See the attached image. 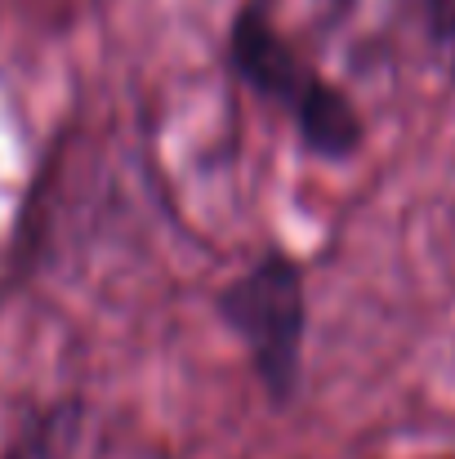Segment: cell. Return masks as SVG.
I'll use <instances>...</instances> for the list:
<instances>
[{
  "label": "cell",
  "instance_id": "obj_2",
  "mask_svg": "<svg viewBox=\"0 0 455 459\" xmlns=\"http://www.w3.org/2000/svg\"><path fill=\"white\" fill-rule=\"evenodd\" d=\"M223 316L241 334V343H246L259 379L268 384V393L277 402H286L295 379H300L303 325H308L300 268L282 250L264 255L250 273H241L223 290Z\"/></svg>",
  "mask_w": 455,
  "mask_h": 459
},
{
  "label": "cell",
  "instance_id": "obj_3",
  "mask_svg": "<svg viewBox=\"0 0 455 459\" xmlns=\"http://www.w3.org/2000/svg\"><path fill=\"white\" fill-rule=\"evenodd\" d=\"M420 13H424L433 40L455 58V0H420Z\"/></svg>",
  "mask_w": 455,
  "mask_h": 459
},
{
  "label": "cell",
  "instance_id": "obj_1",
  "mask_svg": "<svg viewBox=\"0 0 455 459\" xmlns=\"http://www.w3.org/2000/svg\"><path fill=\"white\" fill-rule=\"evenodd\" d=\"M232 67L237 76L282 103L295 126H300L303 143L321 156H348L362 139V121L348 108V99L339 90H330L321 76H312L300 63V54L291 49V40L277 31V22L268 18L264 4H246L232 22Z\"/></svg>",
  "mask_w": 455,
  "mask_h": 459
}]
</instances>
